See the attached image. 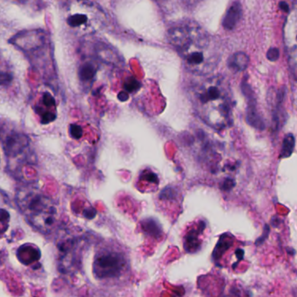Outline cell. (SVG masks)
<instances>
[{"mask_svg": "<svg viewBox=\"0 0 297 297\" xmlns=\"http://www.w3.org/2000/svg\"><path fill=\"white\" fill-rule=\"evenodd\" d=\"M168 38L187 69L204 74L216 66L219 52L214 41L198 25L194 22L180 23L169 30Z\"/></svg>", "mask_w": 297, "mask_h": 297, "instance_id": "6da1fadb", "label": "cell"}, {"mask_svg": "<svg viewBox=\"0 0 297 297\" xmlns=\"http://www.w3.org/2000/svg\"><path fill=\"white\" fill-rule=\"evenodd\" d=\"M192 95L200 117L212 127L223 128L231 122V97L222 78L203 80L193 88Z\"/></svg>", "mask_w": 297, "mask_h": 297, "instance_id": "7a4b0ae2", "label": "cell"}, {"mask_svg": "<svg viewBox=\"0 0 297 297\" xmlns=\"http://www.w3.org/2000/svg\"><path fill=\"white\" fill-rule=\"evenodd\" d=\"M15 199L20 212L38 231L49 234L55 228L59 217L57 206L40 188L23 186L17 191Z\"/></svg>", "mask_w": 297, "mask_h": 297, "instance_id": "3957f363", "label": "cell"}, {"mask_svg": "<svg viewBox=\"0 0 297 297\" xmlns=\"http://www.w3.org/2000/svg\"><path fill=\"white\" fill-rule=\"evenodd\" d=\"M66 15V24L81 35L96 33L106 22L104 11L91 0H69Z\"/></svg>", "mask_w": 297, "mask_h": 297, "instance_id": "277c9868", "label": "cell"}, {"mask_svg": "<svg viewBox=\"0 0 297 297\" xmlns=\"http://www.w3.org/2000/svg\"><path fill=\"white\" fill-rule=\"evenodd\" d=\"M127 260L117 250L104 249L96 254L92 269L99 280H112L120 277L126 268Z\"/></svg>", "mask_w": 297, "mask_h": 297, "instance_id": "5b68a950", "label": "cell"}, {"mask_svg": "<svg viewBox=\"0 0 297 297\" xmlns=\"http://www.w3.org/2000/svg\"><path fill=\"white\" fill-rule=\"evenodd\" d=\"M3 149L6 158L10 160H28L30 154V141L27 136L16 131L2 133Z\"/></svg>", "mask_w": 297, "mask_h": 297, "instance_id": "8992f818", "label": "cell"}, {"mask_svg": "<svg viewBox=\"0 0 297 297\" xmlns=\"http://www.w3.org/2000/svg\"><path fill=\"white\" fill-rule=\"evenodd\" d=\"M11 44L25 52H36L44 47L46 43V34L44 30H24L10 40Z\"/></svg>", "mask_w": 297, "mask_h": 297, "instance_id": "52a82bcc", "label": "cell"}, {"mask_svg": "<svg viewBox=\"0 0 297 297\" xmlns=\"http://www.w3.org/2000/svg\"><path fill=\"white\" fill-rule=\"evenodd\" d=\"M35 111L41 117L43 124H48L55 121L57 117V105L54 97L49 92H44L38 100Z\"/></svg>", "mask_w": 297, "mask_h": 297, "instance_id": "ba28073f", "label": "cell"}, {"mask_svg": "<svg viewBox=\"0 0 297 297\" xmlns=\"http://www.w3.org/2000/svg\"><path fill=\"white\" fill-rule=\"evenodd\" d=\"M242 4L239 1H235L228 7L226 14L222 20V26L224 29L232 31L237 26L240 20L242 19Z\"/></svg>", "mask_w": 297, "mask_h": 297, "instance_id": "9c48e42d", "label": "cell"}, {"mask_svg": "<svg viewBox=\"0 0 297 297\" xmlns=\"http://www.w3.org/2000/svg\"><path fill=\"white\" fill-rule=\"evenodd\" d=\"M41 251L31 244H26L21 246L17 251V257L19 261L25 265H29L36 262L41 259Z\"/></svg>", "mask_w": 297, "mask_h": 297, "instance_id": "30bf717a", "label": "cell"}, {"mask_svg": "<svg viewBox=\"0 0 297 297\" xmlns=\"http://www.w3.org/2000/svg\"><path fill=\"white\" fill-rule=\"evenodd\" d=\"M206 225L204 222H200L198 227L192 228L190 231L187 232L185 240V250L189 253H194L196 250L200 249V239L199 235H202Z\"/></svg>", "mask_w": 297, "mask_h": 297, "instance_id": "8fae6325", "label": "cell"}, {"mask_svg": "<svg viewBox=\"0 0 297 297\" xmlns=\"http://www.w3.org/2000/svg\"><path fill=\"white\" fill-rule=\"evenodd\" d=\"M98 71V66L95 62L88 60L83 63L79 69V78L81 83L84 85L92 84Z\"/></svg>", "mask_w": 297, "mask_h": 297, "instance_id": "7c38bea8", "label": "cell"}, {"mask_svg": "<svg viewBox=\"0 0 297 297\" xmlns=\"http://www.w3.org/2000/svg\"><path fill=\"white\" fill-rule=\"evenodd\" d=\"M228 69L234 73H240L248 68L250 65V57L243 51H236L228 59Z\"/></svg>", "mask_w": 297, "mask_h": 297, "instance_id": "4fadbf2b", "label": "cell"}, {"mask_svg": "<svg viewBox=\"0 0 297 297\" xmlns=\"http://www.w3.org/2000/svg\"><path fill=\"white\" fill-rule=\"evenodd\" d=\"M141 226L146 234L152 235L154 238H158L160 235H162V227L159 225L158 221L154 219L149 218L144 220Z\"/></svg>", "mask_w": 297, "mask_h": 297, "instance_id": "5bb4252c", "label": "cell"}, {"mask_svg": "<svg viewBox=\"0 0 297 297\" xmlns=\"http://www.w3.org/2000/svg\"><path fill=\"white\" fill-rule=\"evenodd\" d=\"M13 80V74L8 68L7 64L0 57V85H6Z\"/></svg>", "mask_w": 297, "mask_h": 297, "instance_id": "9a60e30c", "label": "cell"}, {"mask_svg": "<svg viewBox=\"0 0 297 297\" xmlns=\"http://www.w3.org/2000/svg\"><path fill=\"white\" fill-rule=\"evenodd\" d=\"M295 147V137L292 133H289L283 139V149L280 158H288L293 153Z\"/></svg>", "mask_w": 297, "mask_h": 297, "instance_id": "2e32d148", "label": "cell"}, {"mask_svg": "<svg viewBox=\"0 0 297 297\" xmlns=\"http://www.w3.org/2000/svg\"><path fill=\"white\" fill-rule=\"evenodd\" d=\"M10 214L4 209H0V235H4L9 227Z\"/></svg>", "mask_w": 297, "mask_h": 297, "instance_id": "e0dca14e", "label": "cell"}, {"mask_svg": "<svg viewBox=\"0 0 297 297\" xmlns=\"http://www.w3.org/2000/svg\"><path fill=\"white\" fill-rule=\"evenodd\" d=\"M177 192L174 190L172 187H167L164 190L162 191V194L160 195V199L162 201H165L166 199L169 197L170 200L176 198Z\"/></svg>", "mask_w": 297, "mask_h": 297, "instance_id": "ac0fdd59", "label": "cell"}, {"mask_svg": "<svg viewBox=\"0 0 297 297\" xmlns=\"http://www.w3.org/2000/svg\"><path fill=\"white\" fill-rule=\"evenodd\" d=\"M141 178H142V179H145V180H147V181H149L151 183H159L158 177H157V175L153 172L145 171V172H142Z\"/></svg>", "mask_w": 297, "mask_h": 297, "instance_id": "d6986e66", "label": "cell"}, {"mask_svg": "<svg viewBox=\"0 0 297 297\" xmlns=\"http://www.w3.org/2000/svg\"><path fill=\"white\" fill-rule=\"evenodd\" d=\"M280 51L277 48H270L267 52V58L272 62H275L278 59Z\"/></svg>", "mask_w": 297, "mask_h": 297, "instance_id": "ffe728a7", "label": "cell"}, {"mask_svg": "<svg viewBox=\"0 0 297 297\" xmlns=\"http://www.w3.org/2000/svg\"><path fill=\"white\" fill-rule=\"evenodd\" d=\"M70 132H71L72 136L74 138H76V139L81 138L82 134H83L82 129H81L80 126L78 125H71V127H70Z\"/></svg>", "mask_w": 297, "mask_h": 297, "instance_id": "44dd1931", "label": "cell"}, {"mask_svg": "<svg viewBox=\"0 0 297 297\" xmlns=\"http://www.w3.org/2000/svg\"><path fill=\"white\" fill-rule=\"evenodd\" d=\"M7 203V198L4 193L0 190V209H4V206Z\"/></svg>", "mask_w": 297, "mask_h": 297, "instance_id": "7402d4cb", "label": "cell"}, {"mask_svg": "<svg viewBox=\"0 0 297 297\" xmlns=\"http://www.w3.org/2000/svg\"><path fill=\"white\" fill-rule=\"evenodd\" d=\"M280 6L282 8V10H283V11H286V12H289V11H290V6H289V4L285 3V2H282L281 4H280Z\"/></svg>", "mask_w": 297, "mask_h": 297, "instance_id": "603a6c76", "label": "cell"}, {"mask_svg": "<svg viewBox=\"0 0 297 297\" xmlns=\"http://www.w3.org/2000/svg\"><path fill=\"white\" fill-rule=\"evenodd\" d=\"M119 99L125 101V100L128 99V94L127 92H121V93L119 94Z\"/></svg>", "mask_w": 297, "mask_h": 297, "instance_id": "cb8c5ba5", "label": "cell"}, {"mask_svg": "<svg viewBox=\"0 0 297 297\" xmlns=\"http://www.w3.org/2000/svg\"><path fill=\"white\" fill-rule=\"evenodd\" d=\"M19 2H21V3H27L29 0H18Z\"/></svg>", "mask_w": 297, "mask_h": 297, "instance_id": "d4e9b609", "label": "cell"}, {"mask_svg": "<svg viewBox=\"0 0 297 297\" xmlns=\"http://www.w3.org/2000/svg\"><path fill=\"white\" fill-rule=\"evenodd\" d=\"M154 1H157V2H160V1H163V0H154Z\"/></svg>", "mask_w": 297, "mask_h": 297, "instance_id": "484cf974", "label": "cell"}]
</instances>
